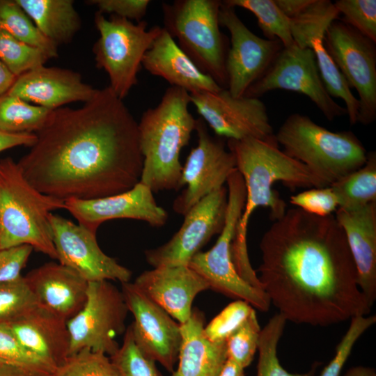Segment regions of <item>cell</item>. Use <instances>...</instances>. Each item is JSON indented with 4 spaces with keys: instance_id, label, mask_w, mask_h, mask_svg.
<instances>
[{
    "instance_id": "f546056e",
    "label": "cell",
    "mask_w": 376,
    "mask_h": 376,
    "mask_svg": "<svg viewBox=\"0 0 376 376\" xmlns=\"http://www.w3.org/2000/svg\"><path fill=\"white\" fill-rule=\"evenodd\" d=\"M0 29L19 41L56 58L58 46L48 40L15 0H0Z\"/></svg>"
},
{
    "instance_id": "836d02e7",
    "label": "cell",
    "mask_w": 376,
    "mask_h": 376,
    "mask_svg": "<svg viewBox=\"0 0 376 376\" xmlns=\"http://www.w3.org/2000/svg\"><path fill=\"white\" fill-rule=\"evenodd\" d=\"M49 59V56L41 49L29 46L0 29V60L15 77L45 65Z\"/></svg>"
},
{
    "instance_id": "e575fe53",
    "label": "cell",
    "mask_w": 376,
    "mask_h": 376,
    "mask_svg": "<svg viewBox=\"0 0 376 376\" xmlns=\"http://www.w3.org/2000/svg\"><path fill=\"white\" fill-rule=\"evenodd\" d=\"M109 357L118 376H164L155 361L147 357L137 346L131 324L126 329L122 345Z\"/></svg>"
},
{
    "instance_id": "2e32d148",
    "label": "cell",
    "mask_w": 376,
    "mask_h": 376,
    "mask_svg": "<svg viewBox=\"0 0 376 376\" xmlns=\"http://www.w3.org/2000/svg\"><path fill=\"white\" fill-rule=\"evenodd\" d=\"M219 24L230 36L226 59L227 89L233 96L242 97L265 73L283 46L279 40L254 34L237 16L235 8L222 1Z\"/></svg>"
},
{
    "instance_id": "ba28073f",
    "label": "cell",
    "mask_w": 376,
    "mask_h": 376,
    "mask_svg": "<svg viewBox=\"0 0 376 376\" xmlns=\"http://www.w3.org/2000/svg\"><path fill=\"white\" fill-rule=\"evenodd\" d=\"M228 204L225 223L214 246L200 251L188 266L207 283L209 289L235 300H243L262 312L268 311L270 301L265 292L244 281L237 273L231 257V245L245 201V187L236 169L227 180Z\"/></svg>"
},
{
    "instance_id": "3957f363",
    "label": "cell",
    "mask_w": 376,
    "mask_h": 376,
    "mask_svg": "<svg viewBox=\"0 0 376 376\" xmlns=\"http://www.w3.org/2000/svg\"><path fill=\"white\" fill-rule=\"evenodd\" d=\"M228 149L235 159L236 169L245 187L243 210L231 245V257L240 276L253 287L263 290L256 271L251 266L247 249V228L255 210L269 208L273 221L286 212L285 202L273 189L276 182L290 187H327L304 164L288 156L277 143L255 138L228 140Z\"/></svg>"
},
{
    "instance_id": "5bb4252c",
    "label": "cell",
    "mask_w": 376,
    "mask_h": 376,
    "mask_svg": "<svg viewBox=\"0 0 376 376\" xmlns=\"http://www.w3.org/2000/svg\"><path fill=\"white\" fill-rule=\"evenodd\" d=\"M195 131L197 145L182 166L180 187L186 188L173 203L175 212L184 216L194 205L224 186L236 170L234 155L224 143L210 136L202 118L197 120Z\"/></svg>"
},
{
    "instance_id": "cb8c5ba5",
    "label": "cell",
    "mask_w": 376,
    "mask_h": 376,
    "mask_svg": "<svg viewBox=\"0 0 376 376\" xmlns=\"http://www.w3.org/2000/svg\"><path fill=\"white\" fill-rule=\"evenodd\" d=\"M3 325L27 351L55 369L70 355L67 320L37 306Z\"/></svg>"
},
{
    "instance_id": "4fadbf2b",
    "label": "cell",
    "mask_w": 376,
    "mask_h": 376,
    "mask_svg": "<svg viewBox=\"0 0 376 376\" xmlns=\"http://www.w3.org/2000/svg\"><path fill=\"white\" fill-rule=\"evenodd\" d=\"M189 95L203 120L217 135L228 140L255 138L277 143L267 107L259 98L234 97L227 88Z\"/></svg>"
},
{
    "instance_id": "f35d334b",
    "label": "cell",
    "mask_w": 376,
    "mask_h": 376,
    "mask_svg": "<svg viewBox=\"0 0 376 376\" xmlns=\"http://www.w3.org/2000/svg\"><path fill=\"white\" fill-rule=\"evenodd\" d=\"M0 365L16 366L42 376H51L54 370L25 350L3 325H0Z\"/></svg>"
},
{
    "instance_id": "83f0119b",
    "label": "cell",
    "mask_w": 376,
    "mask_h": 376,
    "mask_svg": "<svg viewBox=\"0 0 376 376\" xmlns=\"http://www.w3.org/2000/svg\"><path fill=\"white\" fill-rule=\"evenodd\" d=\"M40 31L58 47L70 42L81 26L72 0H15Z\"/></svg>"
},
{
    "instance_id": "8d00e7d4",
    "label": "cell",
    "mask_w": 376,
    "mask_h": 376,
    "mask_svg": "<svg viewBox=\"0 0 376 376\" xmlns=\"http://www.w3.org/2000/svg\"><path fill=\"white\" fill-rule=\"evenodd\" d=\"M260 331L256 313L253 310L245 322L226 340L227 359L244 369L247 368L258 351Z\"/></svg>"
},
{
    "instance_id": "60d3db41",
    "label": "cell",
    "mask_w": 376,
    "mask_h": 376,
    "mask_svg": "<svg viewBox=\"0 0 376 376\" xmlns=\"http://www.w3.org/2000/svg\"><path fill=\"white\" fill-rule=\"evenodd\" d=\"M253 307L243 300H235L228 304L206 326L203 332L212 342H224L248 318Z\"/></svg>"
},
{
    "instance_id": "484cf974",
    "label": "cell",
    "mask_w": 376,
    "mask_h": 376,
    "mask_svg": "<svg viewBox=\"0 0 376 376\" xmlns=\"http://www.w3.org/2000/svg\"><path fill=\"white\" fill-rule=\"evenodd\" d=\"M142 67L166 80L171 86L182 88L189 94L217 92L223 88L197 67L163 27L146 52Z\"/></svg>"
},
{
    "instance_id": "30bf717a",
    "label": "cell",
    "mask_w": 376,
    "mask_h": 376,
    "mask_svg": "<svg viewBox=\"0 0 376 376\" xmlns=\"http://www.w3.org/2000/svg\"><path fill=\"white\" fill-rule=\"evenodd\" d=\"M128 312L121 290L110 281L88 282L84 306L67 321L70 355L84 349L114 354L120 347L116 338L127 329Z\"/></svg>"
},
{
    "instance_id": "bcb514c9",
    "label": "cell",
    "mask_w": 376,
    "mask_h": 376,
    "mask_svg": "<svg viewBox=\"0 0 376 376\" xmlns=\"http://www.w3.org/2000/svg\"><path fill=\"white\" fill-rule=\"evenodd\" d=\"M36 140L35 133L11 134L0 131V152L19 146L30 147Z\"/></svg>"
},
{
    "instance_id": "b9f144b4",
    "label": "cell",
    "mask_w": 376,
    "mask_h": 376,
    "mask_svg": "<svg viewBox=\"0 0 376 376\" xmlns=\"http://www.w3.org/2000/svg\"><path fill=\"white\" fill-rule=\"evenodd\" d=\"M348 329L338 345L334 358L324 367L320 376H340L352 350L359 337L376 322L375 315L352 318Z\"/></svg>"
},
{
    "instance_id": "d590c367",
    "label": "cell",
    "mask_w": 376,
    "mask_h": 376,
    "mask_svg": "<svg viewBox=\"0 0 376 376\" xmlns=\"http://www.w3.org/2000/svg\"><path fill=\"white\" fill-rule=\"evenodd\" d=\"M51 376H118L110 357L88 349L69 355Z\"/></svg>"
},
{
    "instance_id": "7c38bea8",
    "label": "cell",
    "mask_w": 376,
    "mask_h": 376,
    "mask_svg": "<svg viewBox=\"0 0 376 376\" xmlns=\"http://www.w3.org/2000/svg\"><path fill=\"white\" fill-rule=\"evenodd\" d=\"M276 89L307 96L328 120L347 114L327 91L321 79L313 50L296 44L283 47L265 73L244 94L259 97Z\"/></svg>"
},
{
    "instance_id": "52a82bcc",
    "label": "cell",
    "mask_w": 376,
    "mask_h": 376,
    "mask_svg": "<svg viewBox=\"0 0 376 376\" xmlns=\"http://www.w3.org/2000/svg\"><path fill=\"white\" fill-rule=\"evenodd\" d=\"M221 1L177 0L163 3L164 28L205 74L227 88L228 40L220 30Z\"/></svg>"
},
{
    "instance_id": "1f68e13d",
    "label": "cell",
    "mask_w": 376,
    "mask_h": 376,
    "mask_svg": "<svg viewBox=\"0 0 376 376\" xmlns=\"http://www.w3.org/2000/svg\"><path fill=\"white\" fill-rule=\"evenodd\" d=\"M224 3L233 8H242L252 13L258 26L269 40H279L283 47L295 44L290 19L279 8L274 0H225Z\"/></svg>"
},
{
    "instance_id": "f6af8a7d",
    "label": "cell",
    "mask_w": 376,
    "mask_h": 376,
    "mask_svg": "<svg viewBox=\"0 0 376 376\" xmlns=\"http://www.w3.org/2000/svg\"><path fill=\"white\" fill-rule=\"evenodd\" d=\"M88 3L95 5L98 12L108 13L128 20L139 22L143 19L148 6L149 0H91Z\"/></svg>"
},
{
    "instance_id": "ffe728a7",
    "label": "cell",
    "mask_w": 376,
    "mask_h": 376,
    "mask_svg": "<svg viewBox=\"0 0 376 376\" xmlns=\"http://www.w3.org/2000/svg\"><path fill=\"white\" fill-rule=\"evenodd\" d=\"M64 202L65 210L78 224L95 234L101 224L111 219H136L159 228L165 225L169 217L166 210L157 204L153 191L140 182L120 194L89 200L70 198Z\"/></svg>"
},
{
    "instance_id": "5b68a950",
    "label": "cell",
    "mask_w": 376,
    "mask_h": 376,
    "mask_svg": "<svg viewBox=\"0 0 376 376\" xmlns=\"http://www.w3.org/2000/svg\"><path fill=\"white\" fill-rule=\"evenodd\" d=\"M63 200L33 187L11 157L0 160V250L27 244L56 260L49 216Z\"/></svg>"
},
{
    "instance_id": "7a4b0ae2",
    "label": "cell",
    "mask_w": 376,
    "mask_h": 376,
    "mask_svg": "<svg viewBox=\"0 0 376 376\" xmlns=\"http://www.w3.org/2000/svg\"><path fill=\"white\" fill-rule=\"evenodd\" d=\"M260 249L258 278L287 321L324 327L370 313L346 237L334 214L287 210L264 233Z\"/></svg>"
},
{
    "instance_id": "7dc6e473",
    "label": "cell",
    "mask_w": 376,
    "mask_h": 376,
    "mask_svg": "<svg viewBox=\"0 0 376 376\" xmlns=\"http://www.w3.org/2000/svg\"><path fill=\"white\" fill-rule=\"evenodd\" d=\"M281 12L290 19L303 14L314 2V0H274Z\"/></svg>"
},
{
    "instance_id": "7bdbcfd3",
    "label": "cell",
    "mask_w": 376,
    "mask_h": 376,
    "mask_svg": "<svg viewBox=\"0 0 376 376\" xmlns=\"http://www.w3.org/2000/svg\"><path fill=\"white\" fill-rule=\"evenodd\" d=\"M290 201L305 212L322 217L333 214L339 207L338 197L331 186L305 190L291 196Z\"/></svg>"
},
{
    "instance_id": "816d5d0a",
    "label": "cell",
    "mask_w": 376,
    "mask_h": 376,
    "mask_svg": "<svg viewBox=\"0 0 376 376\" xmlns=\"http://www.w3.org/2000/svg\"><path fill=\"white\" fill-rule=\"evenodd\" d=\"M343 376H376V372L373 368L356 366L349 369Z\"/></svg>"
},
{
    "instance_id": "8fae6325",
    "label": "cell",
    "mask_w": 376,
    "mask_h": 376,
    "mask_svg": "<svg viewBox=\"0 0 376 376\" xmlns=\"http://www.w3.org/2000/svg\"><path fill=\"white\" fill-rule=\"evenodd\" d=\"M324 44L350 88L358 93L357 123L371 124L376 119L375 42L336 19L326 29Z\"/></svg>"
},
{
    "instance_id": "4dcf8cb0",
    "label": "cell",
    "mask_w": 376,
    "mask_h": 376,
    "mask_svg": "<svg viewBox=\"0 0 376 376\" xmlns=\"http://www.w3.org/2000/svg\"><path fill=\"white\" fill-rule=\"evenodd\" d=\"M52 110L5 93L0 96V131L36 133L43 127Z\"/></svg>"
},
{
    "instance_id": "7402d4cb",
    "label": "cell",
    "mask_w": 376,
    "mask_h": 376,
    "mask_svg": "<svg viewBox=\"0 0 376 376\" xmlns=\"http://www.w3.org/2000/svg\"><path fill=\"white\" fill-rule=\"evenodd\" d=\"M97 90L77 72L42 65L18 76L6 93L54 109L72 102H86Z\"/></svg>"
},
{
    "instance_id": "e0dca14e",
    "label": "cell",
    "mask_w": 376,
    "mask_h": 376,
    "mask_svg": "<svg viewBox=\"0 0 376 376\" xmlns=\"http://www.w3.org/2000/svg\"><path fill=\"white\" fill-rule=\"evenodd\" d=\"M121 292L134 318L131 325L137 346L147 357L172 373L182 342L180 324L134 282L122 283Z\"/></svg>"
},
{
    "instance_id": "44dd1931",
    "label": "cell",
    "mask_w": 376,
    "mask_h": 376,
    "mask_svg": "<svg viewBox=\"0 0 376 376\" xmlns=\"http://www.w3.org/2000/svg\"><path fill=\"white\" fill-rule=\"evenodd\" d=\"M134 283L180 324L189 318L195 297L209 289L206 281L188 265L154 267L143 272Z\"/></svg>"
},
{
    "instance_id": "74e56055",
    "label": "cell",
    "mask_w": 376,
    "mask_h": 376,
    "mask_svg": "<svg viewBox=\"0 0 376 376\" xmlns=\"http://www.w3.org/2000/svg\"><path fill=\"white\" fill-rule=\"evenodd\" d=\"M38 306L24 276L0 283V325L13 322Z\"/></svg>"
},
{
    "instance_id": "ab89813d",
    "label": "cell",
    "mask_w": 376,
    "mask_h": 376,
    "mask_svg": "<svg viewBox=\"0 0 376 376\" xmlns=\"http://www.w3.org/2000/svg\"><path fill=\"white\" fill-rule=\"evenodd\" d=\"M334 4L342 22L376 43L375 0H338Z\"/></svg>"
},
{
    "instance_id": "6da1fadb",
    "label": "cell",
    "mask_w": 376,
    "mask_h": 376,
    "mask_svg": "<svg viewBox=\"0 0 376 376\" xmlns=\"http://www.w3.org/2000/svg\"><path fill=\"white\" fill-rule=\"evenodd\" d=\"M17 162L40 192L89 200L125 192L140 182L138 122L108 86L79 108L59 107Z\"/></svg>"
},
{
    "instance_id": "ee69618b",
    "label": "cell",
    "mask_w": 376,
    "mask_h": 376,
    "mask_svg": "<svg viewBox=\"0 0 376 376\" xmlns=\"http://www.w3.org/2000/svg\"><path fill=\"white\" fill-rule=\"evenodd\" d=\"M33 249L23 244L0 250V283L17 281Z\"/></svg>"
},
{
    "instance_id": "8992f818",
    "label": "cell",
    "mask_w": 376,
    "mask_h": 376,
    "mask_svg": "<svg viewBox=\"0 0 376 376\" xmlns=\"http://www.w3.org/2000/svg\"><path fill=\"white\" fill-rule=\"evenodd\" d=\"M275 138L285 153L327 186L361 168L367 159L368 152L352 132L330 131L298 113L285 120Z\"/></svg>"
},
{
    "instance_id": "9c48e42d",
    "label": "cell",
    "mask_w": 376,
    "mask_h": 376,
    "mask_svg": "<svg viewBox=\"0 0 376 376\" xmlns=\"http://www.w3.org/2000/svg\"><path fill=\"white\" fill-rule=\"evenodd\" d=\"M94 21L100 33L93 47L96 66L107 72L109 86L123 100L137 84L143 56L162 27L148 29L145 20L134 23L115 15L107 18L100 12Z\"/></svg>"
},
{
    "instance_id": "603a6c76",
    "label": "cell",
    "mask_w": 376,
    "mask_h": 376,
    "mask_svg": "<svg viewBox=\"0 0 376 376\" xmlns=\"http://www.w3.org/2000/svg\"><path fill=\"white\" fill-rule=\"evenodd\" d=\"M24 279L38 306L67 321L86 302L88 282L60 263H45L30 271Z\"/></svg>"
},
{
    "instance_id": "f1b7e54d",
    "label": "cell",
    "mask_w": 376,
    "mask_h": 376,
    "mask_svg": "<svg viewBox=\"0 0 376 376\" xmlns=\"http://www.w3.org/2000/svg\"><path fill=\"white\" fill-rule=\"evenodd\" d=\"M334 190L339 208L352 210L376 202V153L368 152L366 163L330 185Z\"/></svg>"
},
{
    "instance_id": "9a60e30c",
    "label": "cell",
    "mask_w": 376,
    "mask_h": 376,
    "mask_svg": "<svg viewBox=\"0 0 376 376\" xmlns=\"http://www.w3.org/2000/svg\"><path fill=\"white\" fill-rule=\"evenodd\" d=\"M227 204L224 186L203 198L184 215L180 228L168 242L145 251L147 263L153 267L188 265L210 239L221 232Z\"/></svg>"
},
{
    "instance_id": "d4e9b609",
    "label": "cell",
    "mask_w": 376,
    "mask_h": 376,
    "mask_svg": "<svg viewBox=\"0 0 376 376\" xmlns=\"http://www.w3.org/2000/svg\"><path fill=\"white\" fill-rule=\"evenodd\" d=\"M335 212L355 265L359 287L372 307L376 299V202L352 210L338 207Z\"/></svg>"
},
{
    "instance_id": "4316f807",
    "label": "cell",
    "mask_w": 376,
    "mask_h": 376,
    "mask_svg": "<svg viewBox=\"0 0 376 376\" xmlns=\"http://www.w3.org/2000/svg\"><path fill=\"white\" fill-rule=\"evenodd\" d=\"M204 313L193 308L189 318L180 324L182 342L178 366L172 376H217L227 356L224 342H212L205 336Z\"/></svg>"
},
{
    "instance_id": "681fc988",
    "label": "cell",
    "mask_w": 376,
    "mask_h": 376,
    "mask_svg": "<svg viewBox=\"0 0 376 376\" xmlns=\"http://www.w3.org/2000/svg\"><path fill=\"white\" fill-rule=\"evenodd\" d=\"M217 376H245L244 368L233 360L226 359Z\"/></svg>"
},
{
    "instance_id": "ac0fdd59",
    "label": "cell",
    "mask_w": 376,
    "mask_h": 376,
    "mask_svg": "<svg viewBox=\"0 0 376 376\" xmlns=\"http://www.w3.org/2000/svg\"><path fill=\"white\" fill-rule=\"evenodd\" d=\"M58 262L73 269L88 282H129L132 272L100 247L96 234L57 214L49 216Z\"/></svg>"
},
{
    "instance_id": "277c9868",
    "label": "cell",
    "mask_w": 376,
    "mask_h": 376,
    "mask_svg": "<svg viewBox=\"0 0 376 376\" xmlns=\"http://www.w3.org/2000/svg\"><path fill=\"white\" fill-rule=\"evenodd\" d=\"M189 104L187 91L169 86L158 104L146 110L138 123L143 157L140 182L153 193L180 188V152L197 124Z\"/></svg>"
},
{
    "instance_id": "d6986e66",
    "label": "cell",
    "mask_w": 376,
    "mask_h": 376,
    "mask_svg": "<svg viewBox=\"0 0 376 376\" xmlns=\"http://www.w3.org/2000/svg\"><path fill=\"white\" fill-rule=\"evenodd\" d=\"M339 13L329 0H314L312 5L300 16L290 19L293 40L300 47L313 50L324 87L332 97L340 98L345 104L350 123H357L359 102L351 91L346 80L336 67L324 44L326 29Z\"/></svg>"
},
{
    "instance_id": "d6a6232c",
    "label": "cell",
    "mask_w": 376,
    "mask_h": 376,
    "mask_svg": "<svg viewBox=\"0 0 376 376\" xmlns=\"http://www.w3.org/2000/svg\"><path fill=\"white\" fill-rule=\"evenodd\" d=\"M287 320L280 313L273 315L261 329L258 351V361L256 376H314L315 363L304 373H291L281 365L277 356V347Z\"/></svg>"
},
{
    "instance_id": "c3c4849f",
    "label": "cell",
    "mask_w": 376,
    "mask_h": 376,
    "mask_svg": "<svg viewBox=\"0 0 376 376\" xmlns=\"http://www.w3.org/2000/svg\"><path fill=\"white\" fill-rule=\"evenodd\" d=\"M16 78L0 60V96L9 91Z\"/></svg>"
},
{
    "instance_id": "f907efd6",
    "label": "cell",
    "mask_w": 376,
    "mask_h": 376,
    "mask_svg": "<svg viewBox=\"0 0 376 376\" xmlns=\"http://www.w3.org/2000/svg\"><path fill=\"white\" fill-rule=\"evenodd\" d=\"M0 376H42L26 370L7 365H0Z\"/></svg>"
}]
</instances>
